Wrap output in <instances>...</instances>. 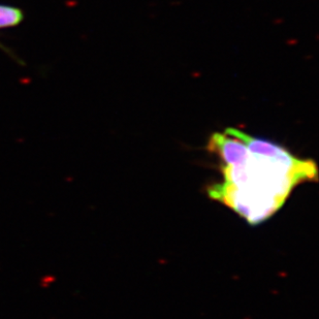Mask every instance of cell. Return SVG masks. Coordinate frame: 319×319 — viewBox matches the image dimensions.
<instances>
[{
    "label": "cell",
    "instance_id": "1",
    "mask_svg": "<svg viewBox=\"0 0 319 319\" xmlns=\"http://www.w3.org/2000/svg\"><path fill=\"white\" fill-rule=\"evenodd\" d=\"M226 131L246 144L249 155L240 165H221L223 182L212 185L208 194L251 225L279 211L297 185L318 179L313 160L300 159L282 146L238 128Z\"/></svg>",
    "mask_w": 319,
    "mask_h": 319
},
{
    "label": "cell",
    "instance_id": "2",
    "mask_svg": "<svg viewBox=\"0 0 319 319\" xmlns=\"http://www.w3.org/2000/svg\"><path fill=\"white\" fill-rule=\"evenodd\" d=\"M207 147L212 153L219 156L222 165H240L249 155L246 144L225 131L214 132L208 142Z\"/></svg>",
    "mask_w": 319,
    "mask_h": 319
},
{
    "label": "cell",
    "instance_id": "3",
    "mask_svg": "<svg viewBox=\"0 0 319 319\" xmlns=\"http://www.w3.org/2000/svg\"><path fill=\"white\" fill-rule=\"evenodd\" d=\"M23 18V13L18 7L0 5V29L19 25Z\"/></svg>",
    "mask_w": 319,
    "mask_h": 319
}]
</instances>
